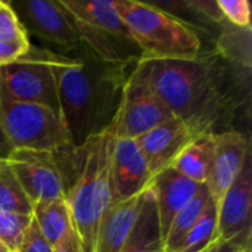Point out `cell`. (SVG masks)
I'll list each match as a JSON object with an SVG mask.
<instances>
[{
	"instance_id": "cell-27",
	"label": "cell",
	"mask_w": 252,
	"mask_h": 252,
	"mask_svg": "<svg viewBox=\"0 0 252 252\" xmlns=\"http://www.w3.org/2000/svg\"><path fill=\"white\" fill-rule=\"evenodd\" d=\"M19 252H53V247L41 235V232L37 227L34 220H31V223L25 232V236H24V241L21 244Z\"/></svg>"
},
{
	"instance_id": "cell-22",
	"label": "cell",
	"mask_w": 252,
	"mask_h": 252,
	"mask_svg": "<svg viewBox=\"0 0 252 252\" xmlns=\"http://www.w3.org/2000/svg\"><path fill=\"white\" fill-rule=\"evenodd\" d=\"M32 204L21 189L6 159L0 155V213L31 214Z\"/></svg>"
},
{
	"instance_id": "cell-7",
	"label": "cell",
	"mask_w": 252,
	"mask_h": 252,
	"mask_svg": "<svg viewBox=\"0 0 252 252\" xmlns=\"http://www.w3.org/2000/svg\"><path fill=\"white\" fill-rule=\"evenodd\" d=\"M0 92L13 100L43 105L59 112L56 80L43 47L31 44L22 58L0 68Z\"/></svg>"
},
{
	"instance_id": "cell-11",
	"label": "cell",
	"mask_w": 252,
	"mask_h": 252,
	"mask_svg": "<svg viewBox=\"0 0 252 252\" xmlns=\"http://www.w3.org/2000/svg\"><path fill=\"white\" fill-rule=\"evenodd\" d=\"M252 164L251 155L233 185L217 204L216 241L251 236Z\"/></svg>"
},
{
	"instance_id": "cell-13",
	"label": "cell",
	"mask_w": 252,
	"mask_h": 252,
	"mask_svg": "<svg viewBox=\"0 0 252 252\" xmlns=\"http://www.w3.org/2000/svg\"><path fill=\"white\" fill-rule=\"evenodd\" d=\"M214 140V159L205 186L217 205L227 189L238 179L251 154L248 139L239 131L227 130L223 133H216Z\"/></svg>"
},
{
	"instance_id": "cell-5",
	"label": "cell",
	"mask_w": 252,
	"mask_h": 252,
	"mask_svg": "<svg viewBox=\"0 0 252 252\" xmlns=\"http://www.w3.org/2000/svg\"><path fill=\"white\" fill-rule=\"evenodd\" d=\"M75 22L81 44L99 59L136 65L140 52L114 6V0H59Z\"/></svg>"
},
{
	"instance_id": "cell-33",
	"label": "cell",
	"mask_w": 252,
	"mask_h": 252,
	"mask_svg": "<svg viewBox=\"0 0 252 252\" xmlns=\"http://www.w3.org/2000/svg\"><path fill=\"white\" fill-rule=\"evenodd\" d=\"M0 4H1V0H0Z\"/></svg>"
},
{
	"instance_id": "cell-29",
	"label": "cell",
	"mask_w": 252,
	"mask_h": 252,
	"mask_svg": "<svg viewBox=\"0 0 252 252\" xmlns=\"http://www.w3.org/2000/svg\"><path fill=\"white\" fill-rule=\"evenodd\" d=\"M30 47H22V46H18V44H10V43L0 41V68L18 61L19 58H22L30 50Z\"/></svg>"
},
{
	"instance_id": "cell-15",
	"label": "cell",
	"mask_w": 252,
	"mask_h": 252,
	"mask_svg": "<svg viewBox=\"0 0 252 252\" xmlns=\"http://www.w3.org/2000/svg\"><path fill=\"white\" fill-rule=\"evenodd\" d=\"M151 186V183H149ZM149 186L140 193L118 202H112L99 223L94 252H121L140 216Z\"/></svg>"
},
{
	"instance_id": "cell-31",
	"label": "cell",
	"mask_w": 252,
	"mask_h": 252,
	"mask_svg": "<svg viewBox=\"0 0 252 252\" xmlns=\"http://www.w3.org/2000/svg\"><path fill=\"white\" fill-rule=\"evenodd\" d=\"M0 250H4V248H3V245H1V244H0Z\"/></svg>"
},
{
	"instance_id": "cell-32",
	"label": "cell",
	"mask_w": 252,
	"mask_h": 252,
	"mask_svg": "<svg viewBox=\"0 0 252 252\" xmlns=\"http://www.w3.org/2000/svg\"><path fill=\"white\" fill-rule=\"evenodd\" d=\"M0 252H7L6 250H0Z\"/></svg>"
},
{
	"instance_id": "cell-4",
	"label": "cell",
	"mask_w": 252,
	"mask_h": 252,
	"mask_svg": "<svg viewBox=\"0 0 252 252\" xmlns=\"http://www.w3.org/2000/svg\"><path fill=\"white\" fill-rule=\"evenodd\" d=\"M114 6L140 52V61L193 59L201 55L199 35L171 13L137 0H114Z\"/></svg>"
},
{
	"instance_id": "cell-21",
	"label": "cell",
	"mask_w": 252,
	"mask_h": 252,
	"mask_svg": "<svg viewBox=\"0 0 252 252\" xmlns=\"http://www.w3.org/2000/svg\"><path fill=\"white\" fill-rule=\"evenodd\" d=\"M217 50L229 61L251 68V27L238 28L227 24L217 40Z\"/></svg>"
},
{
	"instance_id": "cell-19",
	"label": "cell",
	"mask_w": 252,
	"mask_h": 252,
	"mask_svg": "<svg viewBox=\"0 0 252 252\" xmlns=\"http://www.w3.org/2000/svg\"><path fill=\"white\" fill-rule=\"evenodd\" d=\"M31 216L41 235L52 247H55L74 229L65 198L32 204Z\"/></svg>"
},
{
	"instance_id": "cell-8",
	"label": "cell",
	"mask_w": 252,
	"mask_h": 252,
	"mask_svg": "<svg viewBox=\"0 0 252 252\" xmlns=\"http://www.w3.org/2000/svg\"><path fill=\"white\" fill-rule=\"evenodd\" d=\"M28 37L49 44L58 53H71L81 46L75 22L59 0H21L10 3Z\"/></svg>"
},
{
	"instance_id": "cell-17",
	"label": "cell",
	"mask_w": 252,
	"mask_h": 252,
	"mask_svg": "<svg viewBox=\"0 0 252 252\" xmlns=\"http://www.w3.org/2000/svg\"><path fill=\"white\" fill-rule=\"evenodd\" d=\"M214 131H205L192 139L173 159L170 167L196 185H205L214 159Z\"/></svg>"
},
{
	"instance_id": "cell-28",
	"label": "cell",
	"mask_w": 252,
	"mask_h": 252,
	"mask_svg": "<svg viewBox=\"0 0 252 252\" xmlns=\"http://www.w3.org/2000/svg\"><path fill=\"white\" fill-rule=\"evenodd\" d=\"M204 252H251V236L214 241Z\"/></svg>"
},
{
	"instance_id": "cell-26",
	"label": "cell",
	"mask_w": 252,
	"mask_h": 252,
	"mask_svg": "<svg viewBox=\"0 0 252 252\" xmlns=\"http://www.w3.org/2000/svg\"><path fill=\"white\" fill-rule=\"evenodd\" d=\"M223 21L232 27H251V4L248 0H217L216 1Z\"/></svg>"
},
{
	"instance_id": "cell-6",
	"label": "cell",
	"mask_w": 252,
	"mask_h": 252,
	"mask_svg": "<svg viewBox=\"0 0 252 252\" xmlns=\"http://www.w3.org/2000/svg\"><path fill=\"white\" fill-rule=\"evenodd\" d=\"M0 134L10 149L59 154L74 148L62 115L47 106L18 102L0 92Z\"/></svg>"
},
{
	"instance_id": "cell-1",
	"label": "cell",
	"mask_w": 252,
	"mask_h": 252,
	"mask_svg": "<svg viewBox=\"0 0 252 252\" xmlns=\"http://www.w3.org/2000/svg\"><path fill=\"white\" fill-rule=\"evenodd\" d=\"M43 49L56 80L59 112L72 146L80 148L114 123L134 65L105 62L84 44L71 53Z\"/></svg>"
},
{
	"instance_id": "cell-3",
	"label": "cell",
	"mask_w": 252,
	"mask_h": 252,
	"mask_svg": "<svg viewBox=\"0 0 252 252\" xmlns=\"http://www.w3.org/2000/svg\"><path fill=\"white\" fill-rule=\"evenodd\" d=\"M114 145L115 136L109 127L69 152L68 165L75 177L66 186L65 199L83 252H94L99 223L112 204L111 161Z\"/></svg>"
},
{
	"instance_id": "cell-30",
	"label": "cell",
	"mask_w": 252,
	"mask_h": 252,
	"mask_svg": "<svg viewBox=\"0 0 252 252\" xmlns=\"http://www.w3.org/2000/svg\"><path fill=\"white\" fill-rule=\"evenodd\" d=\"M53 252H83L81 242L74 229L53 247Z\"/></svg>"
},
{
	"instance_id": "cell-9",
	"label": "cell",
	"mask_w": 252,
	"mask_h": 252,
	"mask_svg": "<svg viewBox=\"0 0 252 252\" xmlns=\"http://www.w3.org/2000/svg\"><path fill=\"white\" fill-rule=\"evenodd\" d=\"M3 157L31 204L65 198L66 183L56 154L10 149Z\"/></svg>"
},
{
	"instance_id": "cell-10",
	"label": "cell",
	"mask_w": 252,
	"mask_h": 252,
	"mask_svg": "<svg viewBox=\"0 0 252 252\" xmlns=\"http://www.w3.org/2000/svg\"><path fill=\"white\" fill-rule=\"evenodd\" d=\"M174 118L159 97L133 71L126 83L121 103L111 128L115 139L136 140L157 126Z\"/></svg>"
},
{
	"instance_id": "cell-20",
	"label": "cell",
	"mask_w": 252,
	"mask_h": 252,
	"mask_svg": "<svg viewBox=\"0 0 252 252\" xmlns=\"http://www.w3.org/2000/svg\"><path fill=\"white\" fill-rule=\"evenodd\" d=\"M211 201H213V198L210 195L208 188L205 185H201L198 192L195 193V196L171 221L168 232L162 239L164 252L180 251V247H182L186 235L201 219V216L204 214V211L207 210V207Z\"/></svg>"
},
{
	"instance_id": "cell-18",
	"label": "cell",
	"mask_w": 252,
	"mask_h": 252,
	"mask_svg": "<svg viewBox=\"0 0 252 252\" xmlns=\"http://www.w3.org/2000/svg\"><path fill=\"white\" fill-rule=\"evenodd\" d=\"M121 252H164L152 186H149L140 216Z\"/></svg>"
},
{
	"instance_id": "cell-2",
	"label": "cell",
	"mask_w": 252,
	"mask_h": 252,
	"mask_svg": "<svg viewBox=\"0 0 252 252\" xmlns=\"http://www.w3.org/2000/svg\"><path fill=\"white\" fill-rule=\"evenodd\" d=\"M133 72L159 97L174 118L183 120L201 133L213 131L226 109L214 59L139 61Z\"/></svg>"
},
{
	"instance_id": "cell-23",
	"label": "cell",
	"mask_w": 252,
	"mask_h": 252,
	"mask_svg": "<svg viewBox=\"0 0 252 252\" xmlns=\"http://www.w3.org/2000/svg\"><path fill=\"white\" fill-rule=\"evenodd\" d=\"M217 232V205L211 201L196 221V224L186 235L179 252H204L214 241Z\"/></svg>"
},
{
	"instance_id": "cell-16",
	"label": "cell",
	"mask_w": 252,
	"mask_h": 252,
	"mask_svg": "<svg viewBox=\"0 0 252 252\" xmlns=\"http://www.w3.org/2000/svg\"><path fill=\"white\" fill-rule=\"evenodd\" d=\"M151 186L161 236L164 239L174 217L189 204L201 185H196L168 165L152 177Z\"/></svg>"
},
{
	"instance_id": "cell-25",
	"label": "cell",
	"mask_w": 252,
	"mask_h": 252,
	"mask_svg": "<svg viewBox=\"0 0 252 252\" xmlns=\"http://www.w3.org/2000/svg\"><path fill=\"white\" fill-rule=\"evenodd\" d=\"M0 41L18 44L22 47H30V37L22 27L16 12L13 10L10 1H3L0 4Z\"/></svg>"
},
{
	"instance_id": "cell-12",
	"label": "cell",
	"mask_w": 252,
	"mask_h": 252,
	"mask_svg": "<svg viewBox=\"0 0 252 252\" xmlns=\"http://www.w3.org/2000/svg\"><path fill=\"white\" fill-rule=\"evenodd\" d=\"M202 134L183 120L171 118L136 139L151 176L171 165L180 151L196 136Z\"/></svg>"
},
{
	"instance_id": "cell-24",
	"label": "cell",
	"mask_w": 252,
	"mask_h": 252,
	"mask_svg": "<svg viewBox=\"0 0 252 252\" xmlns=\"http://www.w3.org/2000/svg\"><path fill=\"white\" fill-rule=\"evenodd\" d=\"M31 220V214L0 213V244L6 251L19 252Z\"/></svg>"
},
{
	"instance_id": "cell-14",
	"label": "cell",
	"mask_w": 252,
	"mask_h": 252,
	"mask_svg": "<svg viewBox=\"0 0 252 252\" xmlns=\"http://www.w3.org/2000/svg\"><path fill=\"white\" fill-rule=\"evenodd\" d=\"M152 180L145 157L136 140L115 139L111 161L112 202L128 199L145 190Z\"/></svg>"
}]
</instances>
